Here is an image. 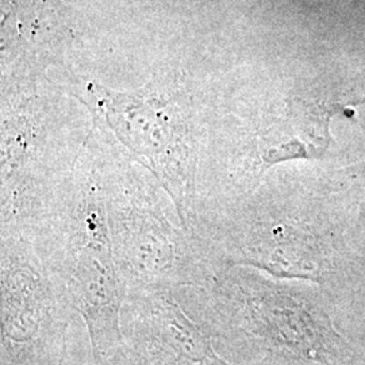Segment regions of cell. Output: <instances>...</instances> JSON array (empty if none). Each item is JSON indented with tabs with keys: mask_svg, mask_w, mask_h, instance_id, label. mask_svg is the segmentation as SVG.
I'll use <instances>...</instances> for the list:
<instances>
[{
	"mask_svg": "<svg viewBox=\"0 0 365 365\" xmlns=\"http://www.w3.org/2000/svg\"><path fill=\"white\" fill-rule=\"evenodd\" d=\"M30 241L83 315L95 363L111 364L122 348L126 294L114 260L95 143L87 144L78 160L66 206Z\"/></svg>",
	"mask_w": 365,
	"mask_h": 365,
	"instance_id": "1",
	"label": "cell"
},
{
	"mask_svg": "<svg viewBox=\"0 0 365 365\" xmlns=\"http://www.w3.org/2000/svg\"><path fill=\"white\" fill-rule=\"evenodd\" d=\"M95 145L114 260L125 294L206 284L214 272L163 184L115 145L106 140Z\"/></svg>",
	"mask_w": 365,
	"mask_h": 365,
	"instance_id": "2",
	"label": "cell"
},
{
	"mask_svg": "<svg viewBox=\"0 0 365 365\" xmlns=\"http://www.w3.org/2000/svg\"><path fill=\"white\" fill-rule=\"evenodd\" d=\"M73 93L106 141L163 184L187 227L211 146L205 113L187 93L172 90L118 92L88 83Z\"/></svg>",
	"mask_w": 365,
	"mask_h": 365,
	"instance_id": "3",
	"label": "cell"
},
{
	"mask_svg": "<svg viewBox=\"0 0 365 365\" xmlns=\"http://www.w3.org/2000/svg\"><path fill=\"white\" fill-rule=\"evenodd\" d=\"M81 129L30 96L7 98L1 120L0 237L31 240L66 206Z\"/></svg>",
	"mask_w": 365,
	"mask_h": 365,
	"instance_id": "4",
	"label": "cell"
},
{
	"mask_svg": "<svg viewBox=\"0 0 365 365\" xmlns=\"http://www.w3.org/2000/svg\"><path fill=\"white\" fill-rule=\"evenodd\" d=\"M1 365H96L88 327L25 237H0Z\"/></svg>",
	"mask_w": 365,
	"mask_h": 365,
	"instance_id": "5",
	"label": "cell"
},
{
	"mask_svg": "<svg viewBox=\"0 0 365 365\" xmlns=\"http://www.w3.org/2000/svg\"><path fill=\"white\" fill-rule=\"evenodd\" d=\"M120 331L110 365H233L222 356L206 284L128 291Z\"/></svg>",
	"mask_w": 365,
	"mask_h": 365,
	"instance_id": "6",
	"label": "cell"
}]
</instances>
